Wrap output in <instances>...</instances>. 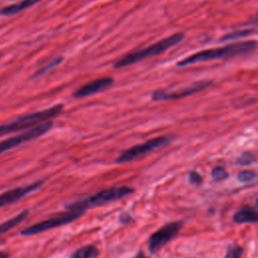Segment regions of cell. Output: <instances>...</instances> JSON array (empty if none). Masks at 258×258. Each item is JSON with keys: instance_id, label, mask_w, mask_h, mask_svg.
<instances>
[{"instance_id": "cell-23", "label": "cell", "mask_w": 258, "mask_h": 258, "mask_svg": "<svg viewBox=\"0 0 258 258\" xmlns=\"http://www.w3.org/2000/svg\"><path fill=\"white\" fill-rule=\"evenodd\" d=\"M119 220H120V222H121V223H129L132 220V218L128 214L123 213L122 215H120Z\"/></svg>"}, {"instance_id": "cell-14", "label": "cell", "mask_w": 258, "mask_h": 258, "mask_svg": "<svg viewBox=\"0 0 258 258\" xmlns=\"http://www.w3.org/2000/svg\"><path fill=\"white\" fill-rule=\"evenodd\" d=\"M28 215H29V211L24 210V211L21 212L20 214H17L15 217L1 223V224H0V235L7 233L8 231L12 230L16 226H19L23 221H24L27 218Z\"/></svg>"}, {"instance_id": "cell-5", "label": "cell", "mask_w": 258, "mask_h": 258, "mask_svg": "<svg viewBox=\"0 0 258 258\" xmlns=\"http://www.w3.org/2000/svg\"><path fill=\"white\" fill-rule=\"evenodd\" d=\"M83 212H76V211H68L66 213H62L56 216H53L49 219H47L45 221H42L37 224H33L31 226H28L24 228L21 234L23 236H32V235H38L44 232H47L48 230L55 229L61 226H65L67 224L73 223L77 219H79L81 216H83Z\"/></svg>"}, {"instance_id": "cell-13", "label": "cell", "mask_w": 258, "mask_h": 258, "mask_svg": "<svg viewBox=\"0 0 258 258\" xmlns=\"http://www.w3.org/2000/svg\"><path fill=\"white\" fill-rule=\"evenodd\" d=\"M41 1L42 0H22L21 2L13 3V4L2 7L1 9H0V15L10 16L13 14H16V13H19L21 11H23V10L31 7L32 5L37 4Z\"/></svg>"}, {"instance_id": "cell-15", "label": "cell", "mask_w": 258, "mask_h": 258, "mask_svg": "<svg viewBox=\"0 0 258 258\" xmlns=\"http://www.w3.org/2000/svg\"><path fill=\"white\" fill-rule=\"evenodd\" d=\"M99 253V249L97 247H95L94 245H87L75 251L71 258H96Z\"/></svg>"}, {"instance_id": "cell-4", "label": "cell", "mask_w": 258, "mask_h": 258, "mask_svg": "<svg viewBox=\"0 0 258 258\" xmlns=\"http://www.w3.org/2000/svg\"><path fill=\"white\" fill-rule=\"evenodd\" d=\"M134 192L132 188L129 187H113L102 190L88 198L74 201L72 203L67 204L65 207L68 211H76L85 213L88 209L94 207H100L105 204L121 200Z\"/></svg>"}, {"instance_id": "cell-22", "label": "cell", "mask_w": 258, "mask_h": 258, "mask_svg": "<svg viewBox=\"0 0 258 258\" xmlns=\"http://www.w3.org/2000/svg\"><path fill=\"white\" fill-rule=\"evenodd\" d=\"M188 181L194 185H201L203 178L199 173H197V171H191L190 175H188Z\"/></svg>"}, {"instance_id": "cell-20", "label": "cell", "mask_w": 258, "mask_h": 258, "mask_svg": "<svg viewBox=\"0 0 258 258\" xmlns=\"http://www.w3.org/2000/svg\"><path fill=\"white\" fill-rule=\"evenodd\" d=\"M256 162V157L251 152H244L241 158H239L237 161V164L239 165H249Z\"/></svg>"}, {"instance_id": "cell-2", "label": "cell", "mask_w": 258, "mask_h": 258, "mask_svg": "<svg viewBox=\"0 0 258 258\" xmlns=\"http://www.w3.org/2000/svg\"><path fill=\"white\" fill-rule=\"evenodd\" d=\"M64 110L63 104H58L47 109L26 113L16 117L10 121L0 125V137L22 130H28L34 126H38L44 122L49 121V119L55 118Z\"/></svg>"}, {"instance_id": "cell-16", "label": "cell", "mask_w": 258, "mask_h": 258, "mask_svg": "<svg viewBox=\"0 0 258 258\" xmlns=\"http://www.w3.org/2000/svg\"><path fill=\"white\" fill-rule=\"evenodd\" d=\"M254 33V31L250 28V29H241V30H237V31H232L226 36H224L222 38V41H234V40H239V39H242L245 37L250 36V34Z\"/></svg>"}, {"instance_id": "cell-12", "label": "cell", "mask_w": 258, "mask_h": 258, "mask_svg": "<svg viewBox=\"0 0 258 258\" xmlns=\"http://www.w3.org/2000/svg\"><path fill=\"white\" fill-rule=\"evenodd\" d=\"M233 221L237 224H245V223L258 222V210L252 207H243L236 212L233 216Z\"/></svg>"}, {"instance_id": "cell-19", "label": "cell", "mask_w": 258, "mask_h": 258, "mask_svg": "<svg viewBox=\"0 0 258 258\" xmlns=\"http://www.w3.org/2000/svg\"><path fill=\"white\" fill-rule=\"evenodd\" d=\"M243 254V248L238 245H231L229 246L227 253L224 258H241Z\"/></svg>"}, {"instance_id": "cell-8", "label": "cell", "mask_w": 258, "mask_h": 258, "mask_svg": "<svg viewBox=\"0 0 258 258\" xmlns=\"http://www.w3.org/2000/svg\"><path fill=\"white\" fill-rule=\"evenodd\" d=\"M184 222H171L160 228L148 238V249L151 254L159 252L169 241H171L181 231Z\"/></svg>"}, {"instance_id": "cell-10", "label": "cell", "mask_w": 258, "mask_h": 258, "mask_svg": "<svg viewBox=\"0 0 258 258\" xmlns=\"http://www.w3.org/2000/svg\"><path fill=\"white\" fill-rule=\"evenodd\" d=\"M44 183H45L44 181H37L30 185L15 188H12V190L0 194V208L6 207V206L19 202L26 195L39 190V188L44 185Z\"/></svg>"}, {"instance_id": "cell-6", "label": "cell", "mask_w": 258, "mask_h": 258, "mask_svg": "<svg viewBox=\"0 0 258 258\" xmlns=\"http://www.w3.org/2000/svg\"><path fill=\"white\" fill-rule=\"evenodd\" d=\"M174 136H159L156 139L149 140L144 143L134 145L126 150H124L120 156L116 159V164H126L132 161H135L140 157L144 156V154L151 152L153 150H157L159 148H163L168 145L171 141H173Z\"/></svg>"}, {"instance_id": "cell-24", "label": "cell", "mask_w": 258, "mask_h": 258, "mask_svg": "<svg viewBox=\"0 0 258 258\" xmlns=\"http://www.w3.org/2000/svg\"><path fill=\"white\" fill-rule=\"evenodd\" d=\"M247 25H258V11L256 12V14L254 16L251 17V20L249 23H246Z\"/></svg>"}, {"instance_id": "cell-11", "label": "cell", "mask_w": 258, "mask_h": 258, "mask_svg": "<svg viewBox=\"0 0 258 258\" xmlns=\"http://www.w3.org/2000/svg\"><path fill=\"white\" fill-rule=\"evenodd\" d=\"M114 79L111 77H103L96 79L94 81H91L87 84L83 85L77 91L74 92L73 96L75 98H85L89 97L91 95L97 94L101 91H104L108 89L109 87L113 85Z\"/></svg>"}, {"instance_id": "cell-9", "label": "cell", "mask_w": 258, "mask_h": 258, "mask_svg": "<svg viewBox=\"0 0 258 258\" xmlns=\"http://www.w3.org/2000/svg\"><path fill=\"white\" fill-rule=\"evenodd\" d=\"M213 85L212 81H200L194 83L187 87L174 90V91H166V90H158L153 92L151 95V99L153 101H168V100H178L185 97L192 96L198 94Z\"/></svg>"}, {"instance_id": "cell-1", "label": "cell", "mask_w": 258, "mask_h": 258, "mask_svg": "<svg viewBox=\"0 0 258 258\" xmlns=\"http://www.w3.org/2000/svg\"><path fill=\"white\" fill-rule=\"evenodd\" d=\"M258 44L256 41H246V42H239L230 45H226L224 47H214L200 50L198 53L190 55L188 57L181 60L177 63V67H187L195 65L198 63L204 62H211L217 60H226L232 59L239 56L247 55L257 47Z\"/></svg>"}, {"instance_id": "cell-26", "label": "cell", "mask_w": 258, "mask_h": 258, "mask_svg": "<svg viewBox=\"0 0 258 258\" xmlns=\"http://www.w3.org/2000/svg\"><path fill=\"white\" fill-rule=\"evenodd\" d=\"M0 258H9V254L6 252H0Z\"/></svg>"}, {"instance_id": "cell-7", "label": "cell", "mask_w": 258, "mask_h": 258, "mask_svg": "<svg viewBox=\"0 0 258 258\" xmlns=\"http://www.w3.org/2000/svg\"><path fill=\"white\" fill-rule=\"evenodd\" d=\"M53 126H54L53 121H47L38 126H34L21 134H17L15 136L9 137L7 140L0 141V154L5 151H8L16 146H19L23 143L39 139V137L45 135L47 131H49Z\"/></svg>"}, {"instance_id": "cell-27", "label": "cell", "mask_w": 258, "mask_h": 258, "mask_svg": "<svg viewBox=\"0 0 258 258\" xmlns=\"http://www.w3.org/2000/svg\"><path fill=\"white\" fill-rule=\"evenodd\" d=\"M256 205H257V207H258V199L256 200Z\"/></svg>"}, {"instance_id": "cell-25", "label": "cell", "mask_w": 258, "mask_h": 258, "mask_svg": "<svg viewBox=\"0 0 258 258\" xmlns=\"http://www.w3.org/2000/svg\"><path fill=\"white\" fill-rule=\"evenodd\" d=\"M134 258H149V257L145 256V255H144V253H142V252H140L139 254H136V255H135V257H134Z\"/></svg>"}, {"instance_id": "cell-3", "label": "cell", "mask_w": 258, "mask_h": 258, "mask_svg": "<svg viewBox=\"0 0 258 258\" xmlns=\"http://www.w3.org/2000/svg\"><path fill=\"white\" fill-rule=\"evenodd\" d=\"M185 39V33L183 32H177L175 34H171V36L153 44L151 46H148L144 48L137 49L130 51V53L126 54L122 58H120L118 61L114 63V68L116 69H121L125 68L131 65H134L139 62L144 61L148 58L159 56L161 54H164V51L168 50L170 47H173L180 44L183 40Z\"/></svg>"}, {"instance_id": "cell-18", "label": "cell", "mask_w": 258, "mask_h": 258, "mask_svg": "<svg viewBox=\"0 0 258 258\" xmlns=\"http://www.w3.org/2000/svg\"><path fill=\"white\" fill-rule=\"evenodd\" d=\"M228 177H229V175L227 173V170L224 167H222V166H216L212 170V178L216 182L224 181Z\"/></svg>"}, {"instance_id": "cell-17", "label": "cell", "mask_w": 258, "mask_h": 258, "mask_svg": "<svg viewBox=\"0 0 258 258\" xmlns=\"http://www.w3.org/2000/svg\"><path fill=\"white\" fill-rule=\"evenodd\" d=\"M63 61H64V58H63V57H59V58L53 60L50 63H48L47 65H46V66H44L42 69H40V70H39L36 74H34V77H40V76L44 75L46 72H47V71L51 70V69H54V68L58 67L59 65H61V63H62Z\"/></svg>"}, {"instance_id": "cell-21", "label": "cell", "mask_w": 258, "mask_h": 258, "mask_svg": "<svg viewBox=\"0 0 258 258\" xmlns=\"http://www.w3.org/2000/svg\"><path fill=\"white\" fill-rule=\"evenodd\" d=\"M256 177V174L253 170H243L238 175V181L241 183L251 182Z\"/></svg>"}]
</instances>
